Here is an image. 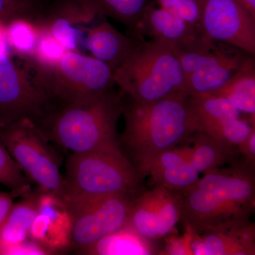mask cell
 <instances>
[{
    "instance_id": "cell-1",
    "label": "cell",
    "mask_w": 255,
    "mask_h": 255,
    "mask_svg": "<svg viewBox=\"0 0 255 255\" xmlns=\"http://www.w3.org/2000/svg\"><path fill=\"white\" fill-rule=\"evenodd\" d=\"M180 193L182 220L189 234L228 229L251 223L255 209V167L233 161L204 173Z\"/></svg>"
},
{
    "instance_id": "cell-2",
    "label": "cell",
    "mask_w": 255,
    "mask_h": 255,
    "mask_svg": "<svg viewBox=\"0 0 255 255\" xmlns=\"http://www.w3.org/2000/svg\"><path fill=\"white\" fill-rule=\"evenodd\" d=\"M122 116L125 127L119 138L121 148L145 177L157 156L189 143L197 132L188 97L143 104L123 97Z\"/></svg>"
},
{
    "instance_id": "cell-3",
    "label": "cell",
    "mask_w": 255,
    "mask_h": 255,
    "mask_svg": "<svg viewBox=\"0 0 255 255\" xmlns=\"http://www.w3.org/2000/svg\"><path fill=\"white\" fill-rule=\"evenodd\" d=\"M123 97L115 90L90 100L51 103L33 122L48 140L70 152L121 147L117 126Z\"/></svg>"
},
{
    "instance_id": "cell-4",
    "label": "cell",
    "mask_w": 255,
    "mask_h": 255,
    "mask_svg": "<svg viewBox=\"0 0 255 255\" xmlns=\"http://www.w3.org/2000/svg\"><path fill=\"white\" fill-rule=\"evenodd\" d=\"M144 178L121 147L71 152L66 162L62 200L71 215L107 196L137 195L143 191Z\"/></svg>"
},
{
    "instance_id": "cell-5",
    "label": "cell",
    "mask_w": 255,
    "mask_h": 255,
    "mask_svg": "<svg viewBox=\"0 0 255 255\" xmlns=\"http://www.w3.org/2000/svg\"><path fill=\"white\" fill-rule=\"evenodd\" d=\"M122 97L150 103L173 97H185L182 65L174 50L153 41H140L114 73Z\"/></svg>"
},
{
    "instance_id": "cell-6",
    "label": "cell",
    "mask_w": 255,
    "mask_h": 255,
    "mask_svg": "<svg viewBox=\"0 0 255 255\" xmlns=\"http://www.w3.org/2000/svg\"><path fill=\"white\" fill-rule=\"evenodd\" d=\"M25 61L37 86L51 103L96 98L116 86L114 71L107 64L78 51L68 50L58 63L50 65Z\"/></svg>"
},
{
    "instance_id": "cell-7",
    "label": "cell",
    "mask_w": 255,
    "mask_h": 255,
    "mask_svg": "<svg viewBox=\"0 0 255 255\" xmlns=\"http://www.w3.org/2000/svg\"><path fill=\"white\" fill-rule=\"evenodd\" d=\"M173 50L184 71L187 97L207 95L219 90L251 56L240 48L207 37Z\"/></svg>"
},
{
    "instance_id": "cell-8",
    "label": "cell",
    "mask_w": 255,
    "mask_h": 255,
    "mask_svg": "<svg viewBox=\"0 0 255 255\" xmlns=\"http://www.w3.org/2000/svg\"><path fill=\"white\" fill-rule=\"evenodd\" d=\"M0 137L20 169L41 192L62 199L64 177L58 157L48 140L29 119L0 128Z\"/></svg>"
},
{
    "instance_id": "cell-9",
    "label": "cell",
    "mask_w": 255,
    "mask_h": 255,
    "mask_svg": "<svg viewBox=\"0 0 255 255\" xmlns=\"http://www.w3.org/2000/svg\"><path fill=\"white\" fill-rule=\"evenodd\" d=\"M48 103L27 67L19 66L10 55L0 57V128L23 119L36 122Z\"/></svg>"
},
{
    "instance_id": "cell-10",
    "label": "cell",
    "mask_w": 255,
    "mask_h": 255,
    "mask_svg": "<svg viewBox=\"0 0 255 255\" xmlns=\"http://www.w3.org/2000/svg\"><path fill=\"white\" fill-rule=\"evenodd\" d=\"M136 196H107L74 212L70 244L82 252L125 227Z\"/></svg>"
},
{
    "instance_id": "cell-11",
    "label": "cell",
    "mask_w": 255,
    "mask_h": 255,
    "mask_svg": "<svg viewBox=\"0 0 255 255\" xmlns=\"http://www.w3.org/2000/svg\"><path fill=\"white\" fill-rule=\"evenodd\" d=\"M188 99L195 117L197 132L229 148L238 152L255 129V124L242 119L241 111L224 97L202 95Z\"/></svg>"
},
{
    "instance_id": "cell-12",
    "label": "cell",
    "mask_w": 255,
    "mask_h": 255,
    "mask_svg": "<svg viewBox=\"0 0 255 255\" xmlns=\"http://www.w3.org/2000/svg\"><path fill=\"white\" fill-rule=\"evenodd\" d=\"M180 193L156 184L134 199L127 227L148 241L167 236L182 220Z\"/></svg>"
},
{
    "instance_id": "cell-13",
    "label": "cell",
    "mask_w": 255,
    "mask_h": 255,
    "mask_svg": "<svg viewBox=\"0 0 255 255\" xmlns=\"http://www.w3.org/2000/svg\"><path fill=\"white\" fill-rule=\"evenodd\" d=\"M202 28L210 39L255 55V18L235 0H203Z\"/></svg>"
},
{
    "instance_id": "cell-14",
    "label": "cell",
    "mask_w": 255,
    "mask_h": 255,
    "mask_svg": "<svg viewBox=\"0 0 255 255\" xmlns=\"http://www.w3.org/2000/svg\"><path fill=\"white\" fill-rule=\"evenodd\" d=\"M191 142L194 145L189 158L151 176L156 184L182 192L191 187L201 173L234 161L238 152L199 132L193 135Z\"/></svg>"
},
{
    "instance_id": "cell-15",
    "label": "cell",
    "mask_w": 255,
    "mask_h": 255,
    "mask_svg": "<svg viewBox=\"0 0 255 255\" xmlns=\"http://www.w3.org/2000/svg\"><path fill=\"white\" fill-rule=\"evenodd\" d=\"M130 36L139 41L158 42L172 49L183 48L204 37L177 16L150 1Z\"/></svg>"
},
{
    "instance_id": "cell-16",
    "label": "cell",
    "mask_w": 255,
    "mask_h": 255,
    "mask_svg": "<svg viewBox=\"0 0 255 255\" xmlns=\"http://www.w3.org/2000/svg\"><path fill=\"white\" fill-rule=\"evenodd\" d=\"M38 213L29 238L47 249H56L70 243L71 215L60 198L41 192L38 196Z\"/></svg>"
},
{
    "instance_id": "cell-17",
    "label": "cell",
    "mask_w": 255,
    "mask_h": 255,
    "mask_svg": "<svg viewBox=\"0 0 255 255\" xmlns=\"http://www.w3.org/2000/svg\"><path fill=\"white\" fill-rule=\"evenodd\" d=\"M189 236L192 243L191 255H255V226L253 222L239 227Z\"/></svg>"
},
{
    "instance_id": "cell-18",
    "label": "cell",
    "mask_w": 255,
    "mask_h": 255,
    "mask_svg": "<svg viewBox=\"0 0 255 255\" xmlns=\"http://www.w3.org/2000/svg\"><path fill=\"white\" fill-rule=\"evenodd\" d=\"M138 40L126 36L105 21L89 29L84 47L92 56L109 65L114 73L127 59L139 43Z\"/></svg>"
},
{
    "instance_id": "cell-19",
    "label": "cell",
    "mask_w": 255,
    "mask_h": 255,
    "mask_svg": "<svg viewBox=\"0 0 255 255\" xmlns=\"http://www.w3.org/2000/svg\"><path fill=\"white\" fill-rule=\"evenodd\" d=\"M224 97L255 124V60L250 56L236 75L222 87L212 93Z\"/></svg>"
},
{
    "instance_id": "cell-20",
    "label": "cell",
    "mask_w": 255,
    "mask_h": 255,
    "mask_svg": "<svg viewBox=\"0 0 255 255\" xmlns=\"http://www.w3.org/2000/svg\"><path fill=\"white\" fill-rule=\"evenodd\" d=\"M38 196L13 204L0 231V253L29 238L30 230L38 213Z\"/></svg>"
},
{
    "instance_id": "cell-21",
    "label": "cell",
    "mask_w": 255,
    "mask_h": 255,
    "mask_svg": "<svg viewBox=\"0 0 255 255\" xmlns=\"http://www.w3.org/2000/svg\"><path fill=\"white\" fill-rule=\"evenodd\" d=\"M150 242L125 226L81 253L87 255H152L155 251Z\"/></svg>"
},
{
    "instance_id": "cell-22",
    "label": "cell",
    "mask_w": 255,
    "mask_h": 255,
    "mask_svg": "<svg viewBox=\"0 0 255 255\" xmlns=\"http://www.w3.org/2000/svg\"><path fill=\"white\" fill-rule=\"evenodd\" d=\"M97 16H108L122 23L129 34L136 26L144 9L150 0H80Z\"/></svg>"
},
{
    "instance_id": "cell-23",
    "label": "cell",
    "mask_w": 255,
    "mask_h": 255,
    "mask_svg": "<svg viewBox=\"0 0 255 255\" xmlns=\"http://www.w3.org/2000/svg\"><path fill=\"white\" fill-rule=\"evenodd\" d=\"M6 35L10 48L23 59L31 58L39 35L35 23L24 19L15 20L6 25Z\"/></svg>"
},
{
    "instance_id": "cell-24",
    "label": "cell",
    "mask_w": 255,
    "mask_h": 255,
    "mask_svg": "<svg viewBox=\"0 0 255 255\" xmlns=\"http://www.w3.org/2000/svg\"><path fill=\"white\" fill-rule=\"evenodd\" d=\"M181 18L191 28L205 36L202 28L203 0H150Z\"/></svg>"
},
{
    "instance_id": "cell-25",
    "label": "cell",
    "mask_w": 255,
    "mask_h": 255,
    "mask_svg": "<svg viewBox=\"0 0 255 255\" xmlns=\"http://www.w3.org/2000/svg\"><path fill=\"white\" fill-rule=\"evenodd\" d=\"M0 184L9 188L16 195L30 190V184L14 162L0 137Z\"/></svg>"
},
{
    "instance_id": "cell-26",
    "label": "cell",
    "mask_w": 255,
    "mask_h": 255,
    "mask_svg": "<svg viewBox=\"0 0 255 255\" xmlns=\"http://www.w3.org/2000/svg\"><path fill=\"white\" fill-rule=\"evenodd\" d=\"M42 9L33 0H0V21L6 26L18 19L35 23Z\"/></svg>"
},
{
    "instance_id": "cell-27",
    "label": "cell",
    "mask_w": 255,
    "mask_h": 255,
    "mask_svg": "<svg viewBox=\"0 0 255 255\" xmlns=\"http://www.w3.org/2000/svg\"><path fill=\"white\" fill-rule=\"evenodd\" d=\"M38 40L33 54L26 58L43 65H50L58 63L68 51L46 30H39Z\"/></svg>"
},
{
    "instance_id": "cell-28",
    "label": "cell",
    "mask_w": 255,
    "mask_h": 255,
    "mask_svg": "<svg viewBox=\"0 0 255 255\" xmlns=\"http://www.w3.org/2000/svg\"><path fill=\"white\" fill-rule=\"evenodd\" d=\"M48 250L39 243L33 240H25L24 241L14 246L6 248L0 255H46Z\"/></svg>"
},
{
    "instance_id": "cell-29",
    "label": "cell",
    "mask_w": 255,
    "mask_h": 255,
    "mask_svg": "<svg viewBox=\"0 0 255 255\" xmlns=\"http://www.w3.org/2000/svg\"><path fill=\"white\" fill-rule=\"evenodd\" d=\"M13 194L0 193V231L13 206Z\"/></svg>"
},
{
    "instance_id": "cell-30",
    "label": "cell",
    "mask_w": 255,
    "mask_h": 255,
    "mask_svg": "<svg viewBox=\"0 0 255 255\" xmlns=\"http://www.w3.org/2000/svg\"><path fill=\"white\" fill-rule=\"evenodd\" d=\"M9 42L6 35V25L0 21V57L11 55Z\"/></svg>"
},
{
    "instance_id": "cell-31",
    "label": "cell",
    "mask_w": 255,
    "mask_h": 255,
    "mask_svg": "<svg viewBox=\"0 0 255 255\" xmlns=\"http://www.w3.org/2000/svg\"><path fill=\"white\" fill-rule=\"evenodd\" d=\"M255 18V0H235Z\"/></svg>"
}]
</instances>
